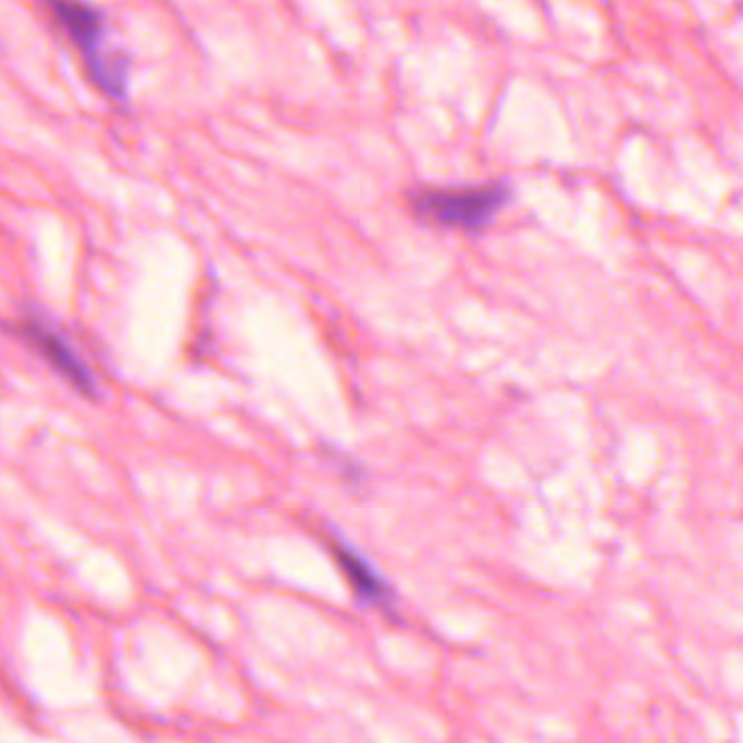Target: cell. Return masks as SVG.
<instances>
[{
  "label": "cell",
  "instance_id": "obj_1",
  "mask_svg": "<svg viewBox=\"0 0 743 743\" xmlns=\"http://www.w3.org/2000/svg\"><path fill=\"white\" fill-rule=\"evenodd\" d=\"M510 190L506 184H488L473 188H428L414 193V212L432 223L482 230L506 206Z\"/></svg>",
  "mask_w": 743,
  "mask_h": 743
},
{
  "label": "cell",
  "instance_id": "obj_2",
  "mask_svg": "<svg viewBox=\"0 0 743 743\" xmlns=\"http://www.w3.org/2000/svg\"><path fill=\"white\" fill-rule=\"evenodd\" d=\"M51 8L58 14L60 23L66 27L71 38L86 51L92 64L95 79L110 92L119 95L123 90V66L112 64L110 60H101L99 42H101V18L99 14L82 3V0H51Z\"/></svg>",
  "mask_w": 743,
  "mask_h": 743
},
{
  "label": "cell",
  "instance_id": "obj_3",
  "mask_svg": "<svg viewBox=\"0 0 743 743\" xmlns=\"http://www.w3.org/2000/svg\"><path fill=\"white\" fill-rule=\"evenodd\" d=\"M34 336L40 343V347L45 349V354L58 364V369L62 373H66L79 388L90 391L92 388V377L88 373V369L77 360V356L51 332H42L40 327H34Z\"/></svg>",
  "mask_w": 743,
  "mask_h": 743
},
{
  "label": "cell",
  "instance_id": "obj_4",
  "mask_svg": "<svg viewBox=\"0 0 743 743\" xmlns=\"http://www.w3.org/2000/svg\"><path fill=\"white\" fill-rule=\"evenodd\" d=\"M340 560L345 562V567H347V571H349L354 584L360 589V593H362L364 597L380 599V597L384 595V589H382L380 580L369 571V567L362 565V560L349 556L345 549H340Z\"/></svg>",
  "mask_w": 743,
  "mask_h": 743
}]
</instances>
